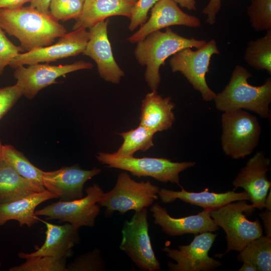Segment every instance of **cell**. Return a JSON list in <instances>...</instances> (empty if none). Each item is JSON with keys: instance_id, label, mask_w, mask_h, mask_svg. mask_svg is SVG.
I'll return each instance as SVG.
<instances>
[{"instance_id": "cell-1", "label": "cell", "mask_w": 271, "mask_h": 271, "mask_svg": "<svg viewBox=\"0 0 271 271\" xmlns=\"http://www.w3.org/2000/svg\"><path fill=\"white\" fill-rule=\"evenodd\" d=\"M3 30L17 38L26 52L51 45L67 33L66 28L50 14L31 7L0 9Z\"/></svg>"}, {"instance_id": "cell-2", "label": "cell", "mask_w": 271, "mask_h": 271, "mask_svg": "<svg viewBox=\"0 0 271 271\" xmlns=\"http://www.w3.org/2000/svg\"><path fill=\"white\" fill-rule=\"evenodd\" d=\"M252 74L242 66L237 65L228 83L214 99L216 108L223 112L245 109L264 119L270 118L271 78L267 77L260 86L249 84Z\"/></svg>"}, {"instance_id": "cell-3", "label": "cell", "mask_w": 271, "mask_h": 271, "mask_svg": "<svg viewBox=\"0 0 271 271\" xmlns=\"http://www.w3.org/2000/svg\"><path fill=\"white\" fill-rule=\"evenodd\" d=\"M206 42L183 37L169 27L165 32H154L137 42L134 56L141 65L146 66L145 78L152 91L157 90L161 82L160 68L169 57L184 48H200Z\"/></svg>"}, {"instance_id": "cell-4", "label": "cell", "mask_w": 271, "mask_h": 271, "mask_svg": "<svg viewBox=\"0 0 271 271\" xmlns=\"http://www.w3.org/2000/svg\"><path fill=\"white\" fill-rule=\"evenodd\" d=\"M254 209L246 200H240L210 211L214 223L226 233L227 248L221 256L231 250L239 252L250 242L263 235L259 220L250 221L244 214V212L252 213Z\"/></svg>"}, {"instance_id": "cell-5", "label": "cell", "mask_w": 271, "mask_h": 271, "mask_svg": "<svg viewBox=\"0 0 271 271\" xmlns=\"http://www.w3.org/2000/svg\"><path fill=\"white\" fill-rule=\"evenodd\" d=\"M221 146L233 159L244 158L259 143L261 126L255 116L242 109L224 112L221 116Z\"/></svg>"}, {"instance_id": "cell-6", "label": "cell", "mask_w": 271, "mask_h": 271, "mask_svg": "<svg viewBox=\"0 0 271 271\" xmlns=\"http://www.w3.org/2000/svg\"><path fill=\"white\" fill-rule=\"evenodd\" d=\"M160 188L150 181L136 182L126 172L120 173L114 187L103 193L98 202L106 208V216L114 211L124 214L129 210L134 212L147 208L158 198Z\"/></svg>"}, {"instance_id": "cell-7", "label": "cell", "mask_w": 271, "mask_h": 271, "mask_svg": "<svg viewBox=\"0 0 271 271\" xmlns=\"http://www.w3.org/2000/svg\"><path fill=\"white\" fill-rule=\"evenodd\" d=\"M96 158L108 168L128 171L139 178L150 177L160 182H170L178 185L180 173L196 164L193 162H174L163 158L118 157L105 152L97 153Z\"/></svg>"}, {"instance_id": "cell-8", "label": "cell", "mask_w": 271, "mask_h": 271, "mask_svg": "<svg viewBox=\"0 0 271 271\" xmlns=\"http://www.w3.org/2000/svg\"><path fill=\"white\" fill-rule=\"evenodd\" d=\"M219 53L215 40L212 39L197 50L191 48L180 50L172 56L169 63L173 72H181L204 100L210 101L216 94L207 85L206 74L209 71L211 57Z\"/></svg>"}, {"instance_id": "cell-9", "label": "cell", "mask_w": 271, "mask_h": 271, "mask_svg": "<svg viewBox=\"0 0 271 271\" xmlns=\"http://www.w3.org/2000/svg\"><path fill=\"white\" fill-rule=\"evenodd\" d=\"M119 249L124 251L140 269L161 270V263L153 250L149 234L148 211H136L130 220H126L121 230Z\"/></svg>"}, {"instance_id": "cell-10", "label": "cell", "mask_w": 271, "mask_h": 271, "mask_svg": "<svg viewBox=\"0 0 271 271\" xmlns=\"http://www.w3.org/2000/svg\"><path fill=\"white\" fill-rule=\"evenodd\" d=\"M86 195L69 201L59 200L35 211L37 216H46L47 219H58L79 229L82 226L93 227L95 219L100 212L98 202L104 193L97 184L85 189Z\"/></svg>"}, {"instance_id": "cell-11", "label": "cell", "mask_w": 271, "mask_h": 271, "mask_svg": "<svg viewBox=\"0 0 271 271\" xmlns=\"http://www.w3.org/2000/svg\"><path fill=\"white\" fill-rule=\"evenodd\" d=\"M217 236L211 232L200 233L187 245H181L178 249L165 246L162 250L176 263H167L171 271H211L222 263L209 256V251Z\"/></svg>"}, {"instance_id": "cell-12", "label": "cell", "mask_w": 271, "mask_h": 271, "mask_svg": "<svg viewBox=\"0 0 271 271\" xmlns=\"http://www.w3.org/2000/svg\"><path fill=\"white\" fill-rule=\"evenodd\" d=\"M93 66L92 63L83 60L59 65L36 63L17 67L14 76L23 95L32 99L41 90L56 83L59 77L78 70L90 69Z\"/></svg>"}, {"instance_id": "cell-13", "label": "cell", "mask_w": 271, "mask_h": 271, "mask_svg": "<svg viewBox=\"0 0 271 271\" xmlns=\"http://www.w3.org/2000/svg\"><path fill=\"white\" fill-rule=\"evenodd\" d=\"M89 38V32L85 28H79L61 37L53 45L20 53L11 61L9 66L15 69L21 66L49 63L78 55L84 51Z\"/></svg>"}, {"instance_id": "cell-14", "label": "cell", "mask_w": 271, "mask_h": 271, "mask_svg": "<svg viewBox=\"0 0 271 271\" xmlns=\"http://www.w3.org/2000/svg\"><path fill=\"white\" fill-rule=\"evenodd\" d=\"M108 19L101 21L89 29V38L83 54L96 63L100 77L107 82L118 84L124 76L113 55L108 38Z\"/></svg>"}, {"instance_id": "cell-15", "label": "cell", "mask_w": 271, "mask_h": 271, "mask_svg": "<svg viewBox=\"0 0 271 271\" xmlns=\"http://www.w3.org/2000/svg\"><path fill=\"white\" fill-rule=\"evenodd\" d=\"M270 160L263 152H256L249 159L245 166L241 168L232 181L234 191L242 188L248 194L250 201L255 208L262 210L271 182L267 178L270 170Z\"/></svg>"}, {"instance_id": "cell-16", "label": "cell", "mask_w": 271, "mask_h": 271, "mask_svg": "<svg viewBox=\"0 0 271 271\" xmlns=\"http://www.w3.org/2000/svg\"><path fill=\"white\" fill-rule=\"evenodd\" d=\"M100 172L101 170L97 168L86 170L78 165L64 167L53 171H44L43 185L46 190L57 195L60 200L72 201L83 197L85 183Z\"/></svg>"}, {"instance_id": "cell-17", "label": "cell", "mask_w": 271, "mask_h": 271, "mask_svg": "<svg viewBox=\"0 0 271 271\" xmlns=\"http://www.w3.org/2000/svg\"><path fill=\"white\" fill-rule=\"evenodd\" d=\"M197 17L183 12L172 0H159L152 8L148 21L140 29L127 39L136 43L145 39L149 34L170 26L181 25L191 28L201 26Z\"/></svg>"}, {"instance_id": "cell-18", "label": "cell", "mask_w": 271, "mask_h": 271, "mask_svg": "<svg viewBox=\"0 0 271 271\" xmlns=\"http://www.w3.org/2000/svg\"><path fill=\"white\" fill-rule=\"evenodd\" d=\"M150 211L153 213L154 223L161 227L164 233L171 236L212 232L219 229L209 210H203L196 215L174 218L169 215L165 207L156 203L152 206Z\"/></svg>"}, {"instance_id": "cell-19", "label": "cell", "mask_w": 271, "mask_h": 271, "mask_svg": "<svg viewBox=\"0 0 271 271\" xmlns=\"http://www.w3.org/2000/svg\"><path fill=\"white\" fill-rule=\"evenodd\" d=\"M40 220L44 223L47 228L44 244L33 252H20L19 257L27 259L49 256L67 259L72 256V248L79 241V229L69 223L59 225Z\"/></svg>"}, {"instance_id": "cell-20", "label": "cell", "mask_w": 271, "mask_h": 271, "mask_svg": "<svg viewBox=\"0 0 271 271\" xmlns=\"http://www.w3.org/2000/svg\"><path fill=\"white\" fill-rule=\"evenodd\" d=\"M181 187L182 190L180 191L160 188L158 193L159 197L163 203H172L178 199L210 211L230 202L240 200L250 201V198L245 191L237 193L233 190L225 193H215L210 192L208 188H205L203 191L194 192L187 191L183 187Z\"/></svg>"}, {"instance_id": "cell-21", "label": "cell", "mask_w": 271, "mask_h": 271, "mask_svg": "<svg viewBox=\"0 0 271 271\" xmlns=\"http://www.w3.org/2000/svg\"><path fill=\"white\" fill-rule=\"evenodd\" d=\"M174 107L170 97H163L157 91H152L142 101L140 124L155 133L168 130L175 120Z\"/></svg>"}, {"instance_id": "cell-22", "label": "cell", "mask_w": 271, "mask_h": 271, "mask_svg": "<svg viewBox=\"0 0 271 271\" xmlns=\"http://www.w3.org/2000/svg\"><path fill=\"white\" fill-rule=\"evenodd\" d=\"M138 0H84L81 13L73 27L89 29L97 23L114 16L130 19Z\"/></svg>"}, {"instance_id": "cell-23", "label": "cell", "mask_w": 271, "mask_h": 271, "mask_svg": "<svg viewBox=\"0 0 271 271\" xmlns=\"http://www.w3.org/2000/svg\"><path fill=\"white\" fill-rule=\"evenodd\" d=\"M53 198L58 197L46 189L10 202L0 204V226L14 220L21 226L31 227L40 220L35 213L36 208L41 203Z\"/></svg>"}, {"instance_id": "cell-24", "label": "cell", "mask_w": 271, "mask_h": 271, "mask_svg": "<svg viewBox=\"0 0 271 271\" xmlns=\"http://www.w3.org/2000/svg\"><path fill=\"white\" fill-rule=\"evenodd\" d=\"M45 190L43 185L21 176L3 160L0 163V204Z\"/></svg>"}, {"instance_id": "cell-25", "label": "cell", "mask_w": 271, "mask_h": 271, "mask_svg": "<svg viewBox=\"0 0 271 271\" xmlns=\"http://www.w3.org/2000/svg\"><path fill=\"white\" fill-rule=\"evenodd\" d=\"M237 259L254 265L258 271H270L271 237L262 235L253 240L239 251Z\"/></svg>"}, {"instance_id": "cell-26", "label": "cell", "mask_w": 271, "mask_h": 271, "mask_svg": "<svg viewBox=\"0 0 271 271\" xmlns=\"http://www.w3.org/2000/svg\"><path fill=\"white\" fill-rule=\"evenodd\" d=\"M155 133L139 124L136 128L118 133L123 143L116 152L112 154L118 157H133L137 152H146L154 146Z\"/></svg>"}, {"instance_id": "cell-27", "label": "cell", "mask_w": 271, "mask_h": 271, "mask_svg": "<svg viewBox=\"0 0 271 271\" xmlns=\"http://www.w3.org/2000/svg\"><path fill=\"white\" fill-rule=\"evenodd\" d=\"M244 58L251 67L266 70L271 74V30L266 31L263 36L248 43Z\"/></svg>"}, {"instance_id": "cell-28", "label": "cell", "mask_w": 271, "mask_h": 271, "mask_svg": "<svg viewBox=\"0 0 271 271\" xmlns=\"http://www.w3.org/2000/svg\"><path fill=\"white\" fill-rule=\"evenodd\" d=\"M2 155L3 160L21 176L43 185L44 171L32 164L23 153L7 144L3 145Z\"/></svg>"}, {"instance_id": "cell-29", "label": "cell", "mask_w": 271, "mask_h": 271, "mask_svg": "<svg viewBox=\"0 0 271 271\" xmlns=\"http://www.w3.org/2000/svg\"><path fill=\"white\" fill-rule=\"evenodd\" d=\"M247 13L255 31L271 30V0H251Z\"/></svg>"}, {"instance_id": "cell-30", "label": "cell", "mask_w": 271, "mask_h": 271, "mask_svg": "<svg viewBox=\"0 0 271 271\" xmlns=\"http://www.w3.org/2000/svg\"><path fill=\"white\" fill-rule=\"evenodd\" d=\"M23 263L13 266L10 271H67L66 258L58 259L49 256L26 259Z\"/></svg>"}, {"instance_id": "cell-31", "label": "cell", "mask_w": 271, "mask_h": 271, "mask_svg": "<svg viewBox=\"0 0 271 271\" xmlns=\"http://www.w3.org/2000/svg\"><path fill=\"white\" fill-rule=\"evenodd\" d=\"M83 2V0H51L50 14L58 21L76 20L81 13Z\"/></svg>"}, {"instance_id": "cell-32", "label": "cell", "mask_w": 271, "mask_h": 271, "mask_svg": "<svg viewBox=\"0 0 271 271\" xmlns=\"http://www.w3.org/2000/svg\"><path fill=\"white\" fill-rule=\"evenodd\" d=\"M106 267L105 260L101 256L100 249L81 254L73 261L67 265V271H101Z\"/></svg>"}, {"instance_id": "cell-33", "label": "cell", "mask_w": 271, "mask_h": 271, "mask_svg": "<svg viewBox=\"0 0 271 271\" xmlns=\"http://www.w3.org/2000/svg\"><path fill=\"white\" fill-rule=\"evenodd\" d=\"M22 51H24L20 46L14 45L8 39L0 25V76L6 67Z\"/></svg>"}, {"instance_id": "cell-34", "label": "cell", "mask_w": 271, "mask_h": 271, "mask_svg": "<svg viewBox=\"0 0 271 271\" xmlns=\"http://www.w3.org/2000/svg\"><path fill=\"white\" fill-rule=\"evenodd\" d=\"M158 1L159 0L137 1L131 12L128 26L129 31H133L147 21L149 11Z\"/></svg>"}, {"instance_id": "cell-35", "label": "cell", "mask_w": 271, "mask_h": 271, "mask_svg": "<svg viewBox=\"0 0 271 271\" xmlns=\"http://www.w3.org/2000/svg\"><path fill=\"white\" fill-rule=\"evenodd\" d=\"M22 96V90L16 83L0 88V120Z\"/></svg>"}, {"instance_id": "cell-36", "label": "cell", "mask_w": 271, "mask_h": 271, "mask_svg": "<svg viewBox=\"0 0 271 271\" xmlns=\"http://www.w3.org/2000/svg\"><path fill=\"white\" fill-rule=\"evenodd\" d=\"M221 7V0H209L208 4L202 10V13L207 16L206 22L212 25L216 22V15Z\"/></svg>"}, {"instance_id": "cell-37", "label": "cell", "mask_w": 271, "mask_h": 271, "mask_svg": "<svg viewBox=\"0 0 271 271\" xmlns=\"http://www.w3.org/2000/svg\"><path fill=\"white\" fill-rule=\"evenodd\" d=\"M51 1V0H31L30 6L43 13L49 15Z\"/></svg>"}, {"instance_id": "cell-38", "label": "cell", "mask_w": 271, "mask_h": 271, "mask_svg": "<svg viewBox=\"0 0 271 271\" xmlns=\"http://www.w3.org/2000/svg\"><path fill=\"white\" fill-rule=\"evenodd\" d=\"M31 0H0V9H15L22 7Z\"/></svg>"}, {"instance_id": "cell-39", "label": "cell", "mask_w": 271, "mask_h": 271, "mask_svg": "<svg viewBox=\"0 0 271 271\" xmlns=\"http://www.w3.org/2000/svg\"><path fill=\"white\" fill-rule=\"evenodd\" d=\"M259 216L263 222L266 235L271 237V211L266 210Z\"/></svg>"}, {"instance_id": "cell-40", "label": "cell", "mask_w": 271, "mask_h": 271, "mask_svg": "<svg viewBox=\"0 0 271 271\" xmlns=\"http://www.w3.org/2000/svg\"><path fill=\"white\" fill-rule=\"evenodd\" d=\"M179 4L182 8H184L189 11H196V2L195 0H172Z\"/></svg>"}, {"instance_id": "cell-41", "label": "cell", "mask_w": 271, "mask_h": 271, "mask_svg": "<svg viewBox=\"0 0 271 271\" xmlns=\"http://www.w3.org/2000/svg\"><path fill=\"white\" fill-rule=\"evenodd\" d=\"M241 267L238 270V271H258L257 268L254 265L247 262H243Z\"/></svg>"}, {"instance_id": "cell-42", "label": "cell", "mask_w": 271, "mask_h": 271, "mask_svg": "<svg viewBox=\"0 0 271 271\" xmlns=\"http://www.w3.org/2000/svg\"><path fill=\"white\" fill-rule=\"evenodd\" d=\"M264 208L267 210L271 211V191H269V193L267 196H266L264 202Z\"/></svg>"}, {"instance_id": "cell-43", "label": "cell", "mask_w": 271, "mask_h": 271, "mask_svg": "<svg viewBox=\"0 0 271 271\" xmlns=\"http://www.w3.org/2000/svg\"><path fill=\"white\" fill-rule=\"evenodd\" d=\"M3 147V145L2 144V142L0 139V163L3 160V155H2Z\"/></svg>"}, {"instance_id": "cell-44", "label": "cell", "mask_w": 271, "mask_h": 271, "mask_svg": "<svg viewBox=\"0 0 271 271\" xmlns=\"http://www.w3.org/2000/svg\"><path fill=\"white\" fill-rule=\"evenodd\" d=\"M1 262H0V267H1Z\"/></svg>"}, {"instance_id": "cell-45", "label": "cell", "mask_w": 271, "mask_h": 271, "mask_svg": "<svg viewBox=\"0 0 271 271\" xmlns=\"http://www.w3.org/2000/svg\"><path fill=\"white\" fill-rule=\"evenodd\" d=\"M83 1H84V0H83Z\"/></svg>"}]
</instances>
